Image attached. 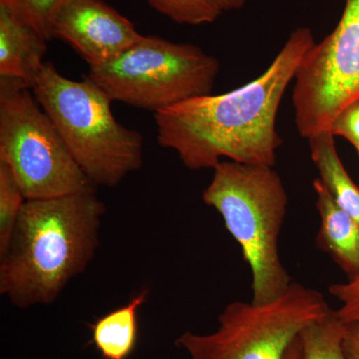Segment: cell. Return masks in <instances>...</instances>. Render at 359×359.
Segmentation results:
<instances>
[{
    "instance_id": "cell-15",
    "label": "cell",
    "mask_w": 359,
    "mask_h": 359,
    "mask_svg": "<svg viewBox=\"0 0 359 359\" xmlns=\"http://www.w3.org/2000/svg\"><path fill=\"white\" fill-rule=\"evenodd\" d=\"M26 202L13 170L0 161V257L6 252Z\"/></svg>"
},
{
    "instance_id": "cell-16",
    "label": "cell",
    "mask_w": 359,
    "mask_h": 359,
    "mask_svg": "<svg viewBox=\"0 0 359 359\" xmlns=\"http://www.w3.org/2000/svg\"><path fill=\"white\" fill-rule=\"evenodd\" d=\"M151 7L180 25L214 23L223 11L214 0H147Z\"/></svg>"
},
{
    "instance_id": "cell-17",
    "label": "cell",
    "mask_w": 359,
    "mask_h": 359,
    "mask_svg": "<svg viewBox=\"0 0 359 359\" xmlns=\"http://www.w3.org/2000/svg\"><path fill=\"white\" fill-rule=\"evenodd\" d=\"M66 1L67 0H0V6L6 7L49 41L53 39L56 14Z\"/></svg>"
},
{
    "instance_id": "cell-8",
    "label": "cell",
    "mask_w": 359,
    "mask_h": 359,
    "mask_svg": "<svg viewBox=\"0 0 359 359\" xmlns=\"http://www.w3.org/2000/svg\"><path fill=\"white\" fill-rule=\"evenodd\" d=\"M359 100V0H346L330 34L304 54L294 77L292 104L302 138L328 131L334 118Z\"/></svg>"
},
{
    "instance_id": "cell-5",
    "label": "cell",
    "mask_w": 359,
    "mask_h": 359,
    "mask_svg": "<svg viewBox=\"0 0 359 359\" xmlns=\"http://www.w3.org/2000/svg\"><path fill=\"white\" fill-rule=\"evenodd\" d=\"M29 89L0 77V161L13 170L26 200L95 193Z\"/></svg>"
},
{
    "instance_id": "cell-21",
    "label": "cell",
    "mask_w": 359,
    "mask_h": 359,
    "mask_svg": "<svg viewBox=\"0 0 359 359\" xmlns=\"http://www.w3.org/2000/svg\"><path fill=\"white\" fill-rule=\"evenodd\" d=\"M283 359H304V348L299 335L290 344Z\"/></svg>"
},
{
    "instance_id": "cell-14",
    "label": "cell",
    "mask_w": 359,
    "mask_h": 359,
    "mask_svg": "<svg viewBox=\"0 0 359 359\" xmlns=\"http://www.w3.org/2000/svg\"><path fill=\"white\" fill-rule=\"evenodd\" d=\"M344 323L335 311L299 334L304 359H346L342 349Z\"/></svg>"
},
{
    "instance_id": "cell-22",
    "label": "cell",
    "mask_w": 359,
    "mask_h": 359,
    "mask_svg": "<svg viewBox=\"0 0 359 359\" xmlns=\"http://www.w3.org/2000/svg\"><path fill=\"white\" fill-rule=\"evenodd\" d=\"M223 11H238L243 8L250 0H214Z\"/></svg>"
},
{
    "instance_id": "cell-3",
    "label": "cell",
    "mask_w": 359,
    "mask_h": 359,
    "mask_svg": "<svg viewBox=\"0 0 359 359\" xmlns=\"http://www.w3.org/2000/svg\"><path fill=\"white\" fill-rule=\"evenodd\" d=\"M203 202L221 215L241 245L252 273V302L268 304L292 283L280 257V233L287 215V191L273 167L222 161Z\"/></svg>"
},
{
    "instance_id": "cell-13",
    "label": "cell",
    "mask_w": 359,
    "mask_h": 359,
    "mask_svg": "<svg viewBox=\"0 0 359 359\" xmlns=\"http://www.w3.org/2000/svg\"><path fill=\"white\" fill-rule=\"evenodd\" d=\"M149 290L135 295L91 325V342L104 359H128L138 339V311L145 304Z\"/></svg>"
},
{
    "instance_id": "cell-20",
    "label": "cell",
    "mask_w": 359,
    "mask_h": 359,
    "mask_svg": "<svg viewBox=\"0 0 359 359\" xmlns=\"http://www.w3.org/2000/svg\"><path fill=\"white\" fill-rule=\"evenodd\" d=\"M342 349L346 359H359V321L344 323Z\"/></svg>"
},
{
    "instance_id": "cell-2",
    "label": "cell",
    "mask_w": 359,
    "mask_h": 359,
    "mask_svg": "<svg viewBox=\"0 0 359 359\" xmlns=\"http://www.w3.org/2000/svg\"><path fill=\"white\" fill-rule=\"evenodd\" d=\"M105 212L95 193L26 200L0 257V294L18 309L53 304L95 256Z\"/></svg>"
},
{
    "instance_id": "cell-10",
    "label": "cell",
    "mask_w": 359,
    "mask_h": 359,
    "mask_svg": "<svg viewBox=\"0 0 359 359\" xmlns=\"http://www.w3.org/2000/svg\"><path fill=\"white\" fill-rule=\"evenodd\" d=\"M47 40L0 6V77L14 78L33 88L43 66Z\"/></svg>"
},
{
    "instance_id": "cell-19",
    "label": "cell",
    "mask_w": 359,
    "mask_h": 359,
    "mask_svg": "<svg viewBox=\"0 0 359 359\" xmlns=\"http://www.w3.org/2000/svg\"><path fill=\"white\" fill-rule=\"evenodd\" d=\"M330 133L348 141L351 145L359 149V100L346 106L330 125Z\"/></svg>"
},
{
    "instance_id": "cell-6",
    "label": "cell",
    "mask_w": 359,
    "mask_h": 359,
    "mask_svg": "<svg viewBox=\"0 0 359 359\" xmlns=\"http://www.w3.org/2000/svg\"><path fill=\"white\" fill-rule=\"evenodd\" d=\"M219 66L197 45L142 35L119 57L90 67L87 76L112 101L158 113L211 94Z\"/></svg>"
},
{
    "instance_id": "cell-12",
    "label": "cell",
    "mask_w": 359,
    "mask_h": 359,
    "mask_svg": "<svg viewBox=\"0 0 359 359\" xmlns=\"http://www.w3.org/2000/svg\"><path fill=\"white\" fill-rule=\"evenodd\" d=\"M311 160L335 204L359 224V186L340 160L334 136L323 131L308 139Z\"/></svg>"
},
{
    "instance_id": "cell-4",
    "label": "cell",
    "mask_w": 359,
    "mask_h": 359,
    "mask_svg": "<svg viewBox=\"0 0 359 359\" xmlns=\"http://www.w3.org/2000/svg\"><path fill=\"white\" fill-rule=\"evenodd\" d=\"M32 91L94 185L116 187L141 169L143 137L116 120L112 99L88 76L75 81L45 61Z\"/></svg>"
},
{
    "instance_id": "cell-11",
    "label": "cell",
    "mask_w": 359,
    "mask_h": 359,
    "mask_svg": "<svg viewBox=\"0 0 359 359\" xmlns=\"http://www.w3.org/2000/svg\"><path fill=\"white\" fill-rule=\"evenodd\" d=\"M316 205L320 218L318 249L327 254L348 280L359 276V224L335 204L320 179L313 181Z\"/></svg>"
},
{
    "instance_id": "cell-7",
    "label": "cell",
    "mask_w": 359,
    "mask_h": 359,
    "mask_svg": "<svg viewBox=\"0 0 359 359\" xmlns=\"http://www.w3.org/2000/svg\"><path fill=\"white\" fill-rule=\"evenodd\" d=\"M332 311L320 292L292 282L268 304L231 302L219 314L216 332H184L175 346L191 359H283L302 330Z\"/></svg>"
},
{
    "instance_id": "cell-18",
    "label": "cell",
    "mask_w": 359,
    "mask_h": 359,
    "mask_svg": "<svg viewBox=\"0 0 359 359\" xmlns=\"http://www.w3.org/2000/svg\"><path fill=\"white\" fill-rule=\"evenodd\" d=\"M330 294L341 304L335 313L344 323L359 321V276L346 283L330 285Z\"/></svg>"
},
{
    "instance_id": "cell-1",
    "label": "cell",
    "mask_w": 359,
    "mask_h": 359,
    "mask_svg": "<svg viewBox=\"0 0 359 359\" xmlns=\"http://www.w3.org/2000/svg\"><path fill=\"white\" fill-rule=\"evenodd\" d=\"M314 43L309 28H297L261 76L228 93L196 97L155 113L158 143L190 170H214L223 159L275 166L283 144L278 109Z\"/></svg>"
},
{
    "instance_id": "cell-23",
    "label": "cell",
    "mask_w": 359,
    "mask_h": 359,
    "mask_svg": "<svg viewBox=\"0 0 359 359\" xmlns=\"http://www.w3.org/2000/svg\"><path fill=\"white\" fill-rule=\"evenodd\" d=\"M356 151H358V154L359 156V149H358V150H356Z\"/></svg>"
},
{
    "instance_id": "cell-9",
    "label": "cell",
    "mask_w": 359,
    "mask_h": 359,
    "mask_svg": "<svg viewBox=\"0 0 359 359\" xmlns=\"http://www.w3.org/2000/svg\"><path fill=\"white\" fill-rule=\"evenodd\" d=\"M55 37L69 44L90 67H97L119 57L142 35L103 0H67L54 20Z\"/></svg>"
}]
</instances>
